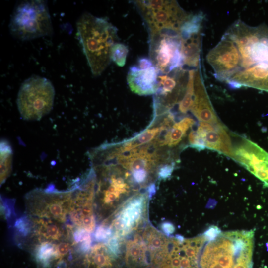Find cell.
I'll use <instances>...</instances> for the list:
<instances>
[{
	"instance_id": "obj_1",
	"label": "cell",
	"mask_w": 268,
	"mask_h": 268,
	"mask_svg": "<svg viewBox=\"0 0 268 268\" xmlns=\"http://www.w3.org/2000/svg\"><path fill=\"white\" fill-rule=\"evenodd\" d=\"M77 31L91 71L100 75L110 64L112 46L118 39V29L105 18L85 12L78 19Z\"/></svg>"
},
{
	"instance_id": "obj_15",
	"label": "cell",
	"mask_w": 268,
	"mask_h": 268,
	"mask_svg": "<svg viewBox=\"0 0 268 268\" xmlns=\"http://www.w3.org/2000/svg\"><path fill=\"white\" fill-rule=\"evenodd\" d=\"M188 72L182 67L165 74H159L158 85L154 106L170 107L177 100V96L183 87L185 80L188 79Z\"/></svg>"
},
{
	"instance_id": "obj_28",
	"label": "cell",
	"mask_w": 268,
	"mask_h": 268,
	"mask_svg": "<svg viewBox=\"0 0 268 268\" xmlns=\"http://www.w3.org/2000/svg\"><path fill=\"white\" fill-rule=\"evenodd\" d=\"M129 49L127 45L121 43H115L112 47L111 59L115 64L121 67L125 64Z\"/></svg>"
},
{
	"instance_id": "obj_29",
	"label": "cell",
	"mask_w": 268,
	"mask_h": 268,
	"mask_svg": "<svg viewBox=\"0 0 268 268\" xmlns=\"http://www.w3.org/2000/svg\"><path fill=\"white\" fill-rule=\"evenodd\" d=\"M189 145L190 147L198 150H202L206 148L203 139L199 136L197 132L192 130L188 136Z\"/></svg>"
},
{
	"instance_id": "obj_12",
	"label": "cell",
	"mask_w": 268,
	"mask_h": 268,
	"mask_svg": "<svg viewBox=\"0 0 268 268\" xmlns=\"http://www.w3.org/2000/svg\"><path fill=\"white\" fill-rule=\"evenodd\" d=\"M206 240L203 234L191 238H169L168 252L160 268H199V258Z\"/></svg>"
},
{
	"instance_id": "obj_19",
	"label": "cell",
	"mask_w": 268,
	"mask_h": 268,
	"mask_svg": "<svg viewBox=\"0 0 268 268\" xmlns=\"http://www.w3.org/2000/svg\"><path fill=\"white\" fill-rule=\"evenodd\" d=\"M28 216L31 222L32 230L30 234L32 237H34V242H59L68 238L67 227L65 228L62 223L50 219Z\"/></svg>"
},
{
	"instance_id": "obj_31",
	"label": "cell",
	"mask_w": 268,
	"mask_h": 268,
	"mask_svg": "<svg viewBox=\"0 0 268 268\" xmlns=\"http://www.w3.org/2000/svg\"><path fill=\"white\" fill-rule=\"evenodd\" d=\"M137 67L141 69H146L154 66L150 58L141 57L138 60Z\"/></svg>"
},
{
	"instance_id": "obj_33",
	"label": "cell",
	"mask_w": 268,
	"mask_h": 268,
	"mask_svg": "<svg viewBox=\"0 0 268 268\" xmlns=\"http://www.w3.org/2000/svg\"><path fill=\"white\" fill-rule=\"evenodd\" d=\"M112 268V267H107V268Z\"/></svg>"
},
{
	"instance_id": "obj_5",
	"label": "cell",
	"mask_w": 268,
	"mask_h": 268,
	"mask_svg": "<svg viewBox=\"0 0 268 268\" xmlns=\"http://www.w3.org/2000/svg\"><path fill=\"white\" fill-rule=\"evenodd\" d=\"M226 33L238 48L242 68L256 66L268 69V27H250L238 20Z\"/></svg>"
},
{
	"instance_id": "obj_21",
	"label": "cell",
	"mask_w": 268,
	"mask_h": 268,
	"mask_svg": "<svg viewBox=\"0 0 268 268\" xmlns=\"http://www.w3.org/2000/svg\"><path fill=\"white\" fill-rule=\"evenodd\" d=\"M57 242H35L32 254L38 268H59L60 261L57 248Z\"/></svg>"
},
{
	"instance_id": "obj_14",
	"label": "cell",
	"mask_w": 268,
	"mask_h": 268,
	"mask_svg": "<svg viewBox=\"0 0 268 268\" xmlns=\"http://www.w3.org/2000/svg\"><path fill=\"white\" fill-rule=\"evenodd\" d=\"M232 158L268 187V153L257 144L243 139L233 148Z\"/></svg>"
},
{
	"instance_id": "obj_6",
	"label": "cell",
	"mask_w": 268,
	"mask_h": 268,
	"mask_svg": "<svg viewBox=\"0 0 268 268\" xmlns=\"http://www.w3.org/2000/svg\"><path fill=\"white\" fill-rule=\"evenodd\" d=\"M151 197L147 190L132 195L110 216L103 220L101 225L110 230L111 236L125 239L147 224Z\"/></svg>"
},
{
	"instance_id": "obj_8",
	"label": "cell",
	"mask_w": 268,
	"mask_h": 268,
	"mask_svg": "<svg viewBox=\"0 0 268 268\" xmlns=\"http://www.w3.org/2000/svg\"><path fill=\"white\" fill-rule=\"evenodd\" d=\"M72 195V189L66 191L34 189L25 197L26 213L30 217L64 223L70 211Z\"/></svg>"
},
{
	"instance_id": "obj_25",
	"label": "cell",
	"mask_w": 268,
	"mask_h": 268,
	"mask_svg": "<svg viewBox=\"0 0 268 268\" xmlns=\"http://www.w3.org/2000/svg\"><path fill=\"white\" fill-rule=\"evenodd\" d=\"M12 150L5 140L0 142V185L9 177L12 170Z\"/></svg>"
},
{
	"instance_id": "obj_22",
	"label": "cell",
	"mask_w": 268,
	"mask_h": 268,
	"mask_svg": "<svg viewBox=\"0 0 268 268\" xmlns=\"http://www.w3.org/2000/svg\"><path fill=\"white\" fill-rule=\"evenodd\" d=\"M181 38V53L183 65L198 67L201 48V33Z\"/></svg>"
},
{
	"instance_id": "obj_11",
	"label": "cell",
	"mask_w": 268,
	"mask_h": 268,
	"mask_svg": "<svg viewBox=\"0 0 268 268\" xmlns=\"http://www.w3.org/2000/svg\"><path fill=\"white\" fill-rule=\"evenodd\" d=\"M96 180L88 173L81 183L74 186L69 215L74 226L90 233L96 227L94 199Z\"/></svg>"
},
{
	"instance_id": "obj_27",
	"label": "cell",
	"mask_w": 268,
	"mask_h": 268,
	"mask_svg": "<svg viewBox=\"0 0 268 268\" xmlns=\"http://www.w3.org/2000/svg\"><path fill=\"white\" fill-rule=\"evenodd\" d=\"M196 69L188 71V78L185 93L179 103L178 110L182 114H186L191 110L194 99V79Z\"/></svg>"
},
{
	"instance_id": "obj_30",
	"label": "cell",
	"mask_w": 268,
	"mask_h": 268,
	"mask_svg": "<svg viewBox=\"0 0 268 268\" xmlns=\"http://www.w3.org/2000/svg\"><path fill=\"white\" fill-rule=\"evenodd\" d=\"M174 168V164H166L162 165L157 170V177L159 180H165L171 175Z\"/></svg>"
},
{
	"instance_id": "obj_7",
	"label": "cell",
	"mask_w": 268,
	"mask_h": 268,
	"mask_svg": "<svg viewBox=\"0 0 268 268\" xmlns=\"http://www.w3.org/2000/svg\"><path fill=\"white\" fill-rule=\"evenodd\" d=\"M55 94L52 82L46 78L33 75L26 79L19 88L17 98L22 118L40 120L52 109Z\"/></svg>"
},
{
	"instance_id": "obj_9",
	"label": "cell",
	"mask_w": 268,
	"mask_h": 268,
	"mask_svg": "<svg viewBox=\"0 0 268 268\" xmlns=\"http://www.w3.org/2000/svg\"><path fill=\"white\" fill-rule=\"evenodd\" d=\"M134 3L141 15L149 33L173 31L180 29L190 14L176 0H135Z\"/></svg>"
},
{
	"instance_id": "obj_24",
	"label": "cell",
	"mask_w": 268,
	"mask_h": 268,
	"mask_svg": "<svg viewBox=\"0 0 268 268\" xmlns=\"http://www.w3.org/2000/svg\"><path fill=\"white\" fill-rule=\"evenodd\" d=\"M165 130L167 129L162 125L160 127L147 129L136 136L127 141L122 146L115 149V150L119 154L129 152L138 146L152 141L155 137H157V135L161 133L162 131Z\"/></svg>"
},
{
	"instance_id": "obj_18",
	"label": "cell",
	"mask_w": 268,
	"mask_h": 268,
	"mask_svg": "<svg viewBox=\"0 0 268 268\" xmlns=\"http://www.w3.org/2000/svg\"><path fill=\"white\" fill-rule=\"evenodd\" d=\"M194 99L191 111L200 121L212 125L220 123L207 94L200 71L196 69L194 79Z\"/></svg>"
},
{
	"instance_id": "obj_20",
	"label": "cell",
	"mask_w": 268,
	"mask_h": 268,
	"mask_svg": "<svg viewBox=\"0 0 268 268\" xmlns=\"http://www.w3.org/2000/svg\"><path fill=\"white\" fill-rule=\"evenodd\" d=\"M118 259L106 243L99 242L80 259L75 268H114Z\"/></svg>"
},
{
	"instance_id": "obj_10",
	"label": "cell",
	"mask_w": 268,
	"mask_h": 268,
	"mask_svg": "<svg viewBox=\"0 0 268 268\" xmlns=\"http://www.w3.org/2000/svg\"><path fill=\"white\" fill-rule=\"evenodd\" d=\"M149 34V58L160 74H168L182 67L180 34L163 31Z\"/></svg>"
},
{
	"instance_id": "obj_32",
	"label": "cell",
	"mask_w": 268,
	"mask_h": 268,
	"mask_svg": "<svg viewBox=\"0 0 268 268\" xmlns=\"http://www.w3.org/2000/svg\"><path fill=\"white\" fill-rule=\"evenodd\" d=\"M161 228L164 234L168 236L173 233L175 231L174 225L170 222H166L162 223Z\"/></svg>"
},
{
	"instance_id": "obj_17",
	"label": "cell",
	"mask_w": 268,
	"mask_h": 268,
	"mask_svg": "<svg viewBox=\"0 0 268 268\" xmlns=\"http://www.w3.org/2000/svg\"><path fill=\"white\" fill-rule=\"evenodd\" d=\"M158 70L153 66L146 69L139 68L137 65L131 66L127 80L131 90L141 96L155 94L158 85Z\"/></svg>"
},
{
	"instance_id": "obj_3",
	"label": "cell",
	"mask_w": 268,
	"mask_h": 268,
	"mask_svg": "<svg viewBox=\"0 0 268 268\" xmlns=\"http://www.w3.org/2000/svg\"><path fill=\"white\" fill-rule=\"evenodd\" d=\"M253 230L221 232L206 240L199 258V268H234L240 257L253 249Z\"/></svg>"
},
{
	"instance_id": "obj_23",
	"label": "cell",
	"mask_w": 268,
	"mask_h": 268,
	"mask_svg": "<svg viewBox=\"0 0 268 268\" xmlns=\"http://www.w3.org/2000/svg\"><path fill=\"white\" fill-rule=\"evenodd\" d=\"M195 123V120L190 117H185L179 122L174 124L166 133L164 138L158 141L160 146L168 145L173 147L178 145L185 136L189 129Z\"/></svg>"
},
{
	"instance_id": "obj_16",
	"label": "cell",
	"mask_w": 268,
	"mask_h": 268,
	"mask_svg": "<svg viewBox=\"0 0 268 268\" xmlns=\"http://www.w3.org/2000/svg\"><path fill=\"white\" fill-rule=\"evenodd\" d=\"M196 132L203 139L206 148L232 157L233 148L230 137L220 122L214 125L200 122Z\"/></svg>"
},
{
	"instance_id": "obj_13",
	"label": "cell",
	"mask_w": 268,
	"mask_h": 268,
	"mask_svg": "<svg viewBox=\"0 0 268 268\" xmlns=\"http://www.w3.org/2000/svg\"><path fill=\"white\" fill-rule=\"evenodd\" d=\"M206 58L214 70V76L220 81H227L242 68L241 56L238 48L225 35L210 50Z\"/></svg>"
},
{
	"instance_id": "obj_4",
	"label": "cell",
	"mask_w": 268,
	"mask_h": 268,
	"mask_svg": "<svg viewBox=\"0 0 268 268\" xmlns=\"http://www.w3.org/2000/svg\"><path fill=\"white\" fill-rule=\"evenodd\" d=\"M9 27L11 34L21 41L52 35L53 29L47 1L18 2L11 16Z\"/></svg>"
},
{
	"instance_id": "obj_2",
	"label": "cell",
	"mask_w": 268,
	"mask_h": 268,
	"mask_svg": "<svg viewBox=\"0 0 268 268\" xmlns=\"http://www.w3.org/2000/svg\"><path fill=\"white\" fill-rule=\"evenodd\" d=\"M91 159L100 161L93 162L95 173V212L99 219L110 216L127 199L131 190H134L131 173L115 167L112 163L101 156Z\"/></svg>"
},
{
	"instance_id": "obj_26",
	"label": "cell",
	"mask_w": 268,
	"mask_h": 268,
	"mask_svg": "<svg viewBox=\"0 0 268 268\" xmlns=\"http://www.w3.org/2000/svg\"><path fill=\"white\" fill-rule=\"evenodd\" d=\"M204 18L202 12L190 14L180 29V37H185L193 34L201 33L202 23Z\"/></svg>"
}]
</instances>
